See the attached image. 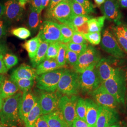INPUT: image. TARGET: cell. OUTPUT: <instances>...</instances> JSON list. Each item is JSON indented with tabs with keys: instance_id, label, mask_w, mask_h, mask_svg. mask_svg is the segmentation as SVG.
Instances as JSON below:
<instances>
[{
	"instance_id": "4",
	"label": "cell",
	"mask_w": 127,
	"mask_h": 127,
	"mask_svg": "<svg viewBox=\"0 0 127 127\" xmlns=\"http://www.w3.org/2000/svg\"><path fill=\"white\" fill-rule=\"evenodd\" d=\"M100 59L99 52L92 46L89 45L86 50L79 55L73 68L76 72L81 73L88 69L95 68Z\"/></svg>"
},
{
	"instance_id": "2",
	"label": "cell",
	"mask_w": 127,
	"mask_h": 127,
	"mask_svg": "<svg viewBox=\"0 0 127 127\" xmlns=\"http://www.w3.org/2000/svg\"><path fill=\"white\" fill-rule=\"evenodd\" d=\"M127 75L123 70L116 68L114 75L102 83L119 103L124 104L127 90Z\"/></svg>"
},
{
	"instance_id": "25",
	"label": "cell",
	"mask_w": 127,
	"mask_h": 127,
	"mask_svg": "<svg viewBox=\"0 0 127 127\" xmlns=\"http://www.w3.org/2000/svg\"><path fill=\"white\" fill-rule=\"evenodd\" d=\"M50 43L46 42H41L40 45L37 50L36 54L33 59L31 60L33 68H36L37 66L42 63L45 59L46 52Z\"/></svg>"
},
{
	"instance_id": "26",
	"label": "cell",
	"mask_w": 127,
	"mask_h": 127,
	"mask_svg": "<svg viewBox=\"0 0 127 127\" xmlns=\"http://www.w3.org/2000/svg\"><path fill=\"white\" fill-rule=\"evenodd\" d=\"M41 13H39L34 9H30L28 18L27 25L32 31H36L41 24Z\"/></svg>"
},
{
	"instance_id": "8",
	"label": "cell",
	"mask_w": 127,
	"mask_h": 127,
	"mask_svg": "<svg viewBox=\"0 0 127 127\" xmlns=\"http://www.w3.org/2000/svg\"><path fill=\"white\" fill-rule=\"evenodd\" d=\"M80 91L83 94H90L100 86V79L95 68L88 69L79 75Z\"/></svg>"
},
{
	"instance_id": "18",
	"label": "cell",
	"mask_w": 127,
	"mask_h": 127,
	"mask_svg": "<svg viewBox=\"0 0 127 127\" xmlns=\"http://www.w3.org/2000/svg\"><path fill=\"white\" fill-rule=\"evenodd\" d=\"M85 101L86 104V122L90 127H96L99 106L94 100L90 98H87Z\"/></svg>"
},
{
	"instance_id": "15",
	"label": "cell",
	"mask_w": 127,
	"mask_h": 127,
	"mask_svg": "<svg viewBox=\"0 0 127 127\" xmlns=\"http://www.w3.org/2000/svg\"><path fill=\"white\" fill-rule=\"evenodd\" d=\"M37 98L38 96L31 90L23 91L19 110V116L23 122H24L28 114L34 106Z\"/></svg>"
},
{
	"instance_id": "40",
	"label": "cell",
	"mask_w": 127,
	"mask_h": 127,
	"mask_svg": "<svg viewBox=\"0 0 127 127\" xmlns=\"http://www.w3.org/2000/svg\"><path fill=\"white\" fill-rule=\"evenodd\" d=\"M79 56V55L67 49L65 55L66 64L73 67L77 62Z\"/></svg>"
},
{
	"instance_id": "17",
	"label": "cell",
	"mask_w": 127,
	"mask_h": 127,
	"mask_svg": "<svg viewBox=\"0 0 127 127\" xmlns=\"http://www.w3.org/2000/svg\"><path fill=\"white\" fill-rule=\"evenodd\" d=\"M95 69L101 84L112 77L116 70L112 67L109 60L106 59H100L96 65Z\"/></svg>"
},
{
	"instance_id": "32",
	"label": "cell",
	"mask_w": 127,
	"mask_h": 127,
	"mask_svg": "<svg viewBox=\"0 0 127 127\" xmlns=\"http://www.w3.org/2000/svg\"><path fill=\"white\" fill-rule=\"evenodd\" d=\"M67 50V48L66 44L65 43H60L59 52L56 59V60L60 67L64 68L66 65L65 55Z\"/></svg>"
},
{
	"instance_id": "20",
	"label": "cell",
	"mask_w": 127,
	"mask_h": 127,
	"mask_svg": "<svg viewBox=\"0 0 127 127\" xmlns=\"http://www.w3.org/2000/svg\"><path fill=\"white\" fill-rule=\"evenodd\" d=\"M42 116L49 127H69L63 114L59 109Z\"/></svg>"
},
{
	"instance_id": "42",
	"label": "cell",
	"mask_w": 127,
	"mask_h": 127,
	"mask_svg": "<svg viewBox=\"0 0 127 127\" xmlns=\"http://www.w3.org/2000/svg\"><path fill=\"white\" fill-rule=\"evenodd\" d=\"M70 42L76 44H88L84 35L76 31L74 32Z\"/></svg>"
},
{
	"instance_id": "53",
	"label": "cell",
	"mask_w": 127,
	"mask_h": 127,
	"mask_svg": "<svg viewBox=\"0 0 127 127\" xmlns=\"http://www.w3.org/2000/svg\"><path fill=\"white\" fill-rule=\"evenodd\" d=\"M119 6L123 9H127V0H117Z\"/></svg>"
},
{
	"instance_id": "38",
	"label": "cell",
	"mask_w": 127,
	"mask_h": 127,
	"mask_svg": "<svg viewBox=\"0 0 127 127\" xmlns=\"http://www.w3.org/2000/svg\"><path fill=\"white\" fill-rule=\"evenodd\" d=\"M87 41H88L92 45H98L101 40V34L100 32H89L83 34Z\"/></svg>"
},
{
	"instance_id": "27",
	"label": "cell",
	"mask_w": 127,
	"mask_h": 127,
	"mask_svg": "<svg viewBox=\"0 0 127 127\" xmlns=\"http://www.w3.org/2000/svg\"><path fill=\"white\" fill-rule=\"evenodd\" d=\"M105 19L104 16L90 19L88 21L89 32H101L104 26Z\"/></svg>"
},
{
	"instance_id": "43",
	"label": "cell",
	"mask_w": 127,
	"mask_h": 127,
	"mask_svg": "<svg viewBox=\"0 0 127 127\" xmlns=\"http://www.w3.org/2000/svg\"><path fill=\"white\" fill-rule=\"evenodd\" d=\"M42 0H29L30 8L35 10L39 13L40 12V8Z\"/></svg>"
},
{
	"instance_id": "34",
	"label": "cell",
	"mask_w": 127,
	"mask_h": 127,
	"mask_svg": "<svg viewBox=\"0 0 127 127\" xmlns=\"http://www.w3.org/2000/svg\"><path fill=\"white\" fill-rule=\"evenodd\" d=\"M110 31L113 33L122 49L127 53V39L118 31L115 26L110 27Z\"/></svg>"
},
{
	"instance_id": "55",
	"label": "cell",
	"mask_w": 127,
	"mask_h": 127,
	"mask_svg": "<svg viewBox=\"0 0 127 127\" xmlns=\"http://www.w3.org/2000/svg\"><path fill=\"white\" fill-rule=\"evenodd\" d=\"M105 0H94L95 4L100 7L104 3Z\"/></svg>"
},
{
	"instance_id": "58",
	"label": "cell",
	"mask_w": 127,
	"mask_h": 127,
	"mask_svg": "<svg viewBox=\"0 0 127 127\" xmlns=\"http://www.w3.org/2000/svg\"><path fill=\"white\" fill-rule=\"evenodd\" d=\"M4 78L5 76L4 75H3L2 74H0V87L1 84L2 82H3Z\"/></svg>"
},
{
	"instance_id": "7",
	"label": "cell",
	"mask_w": 127,
	"mask_h": 127,
	"mask_svg": "<svg viewBox=\"0 0 127 127\" xmlns=\"http://www.w3.org/2000/svg\"><path fill=\"white\" fill-rule=\"evenodd\" d=\"M78 97L76 95H64L59 99V109L63 114L69 127H72L73 121L77 117L75 108Z\"/></svg>"
},
{
	"instance_id": "23",
	"label": "cell",
	"mask_w": 127,
	"mask_h": 127,
	"mask_svg": "<svg viewBox=\"0 0 127 127\" xmlns=\"http://www.w3.org/2000/svg\"><path fill=\"white\" fill-rule=\"evenodd\" d=\"M60 67L56 59H45L36 67L37 75L53 71Z\"/></svg>"
},
{
	"instance_id": "44",
	"label": "cell",
	"mask_w": 127,
	"mask_h": 127,
	"mask_svg": "<svg viewBox=\"0 0 127 127\" xmlns=\"http://www.w3.org/2000/svg\"><path fill=\"white\" fill-rule=\"evenodd\" d=\"M72 127H90L84 121L76 117L73 122Z\"/></svg>"
},
{
	"instance_id": "13",
	"label": "cell",
	"mask_w": 127,
	"mask_h": 127,
	"mask_svg": "<svg viewBox=\"0 0 127 127\" xmlns=\"http://www.w3.org/2000/svg\"><path fill=\"white\" fill-rule=\"evenodd\" d=\"M100 9L107 20L114 22L117 26L121 23L122 14L117 0H106Z\"/></svg>"
},
{
	"instance_id": "29",
	"label": "cell",
	"mask_w": 127,
	"mask_h": 127,
	"mask_svg": "<svg viewBox=\"0 0 127 127\" xmlns=\"http://www.w3.org/2000/svg\"><path fill=\"white\" fill-rule=\"evenodd\" d=\"M77 117L86 122V104L85 99L82 97H78L75 108Z\"/></svg>"
},
{
	"instance_id": "28",
	"label": "cell",
	"mask_w": 127,
	"mask_h": 127,
	"mask_svg": "<svg viewBox=\"0 0 127 127\" xmlns=\"http://www.w3.org/2000/svg\"><path fill=\"white\" fill-rule=\"evenodd\" d=\"M61 32L60 42L63 43H67L70 42L73 34L75 31L73 28L64 24H59Z\"/></svg>"
},
{
	"instance_id": "47",
	"label": "cell",
	"mask_w": 127,
	"mask_h": 127,
	"mask_svg": "<svg viewBox=\"0 0 127 127\" xmlns=\"http://www.w3.org/2000/svg\"><path fill=\"white\" fill-rule=\"evenodd\" d=\"M34 127H49L45 119L43 118L42 115L40 116L37 120L35 123Z\"/></svg>"
},
{
	"instance_id": "35",
	"label": "cell",
	"mask_w": 127,
	"mask_h": 127,
	"mask_svg": "<svg viewBox=\"0 0 127 127\" xmlns=\"http://www.w3.org/2000/svg\"><path fill=\"white\" fill-rule=\"evenodd\" d=\"M11 33L12 35L22 40L27 39L31 34L30 30L25 27H18L12 29Z\"/></svg>"
},
{
	"instance_id": "39",
	"label": "cell",
	"mask_w": 127,
	"mask_h": 127,
	"mask_svg": "<svg viewBox=\"0 0 127 127\" xmlns=\"http://www.w3.org/2000/svg\"><path fill=\"white\" fill-rule=\"evenodd\" d=\"M68 50L73 51L78 54L81 55L86 50L88 44H76L69 42L66 44Z\"/></svg>"
},
{
	"instance_id": "6",
	"label": "cell",
	"mask_w": 127,
	"mask_h": 127,
	"mask_svg": "<svg viewBox=\"0 0 127 127\" xmlns=\"http://www.w3.org/2000/svg\"><path fill=\"white\" fill-rule=\"evenodd\" d=\"M74 15L68 0L60 2L51 10L46 12L45 15L47 20L58 21L67 25Z\"/></svg>"
},
{
	"instance_id": "52",
	"label": "cell",
	"mask_w": 127,
	"mask_h": 127,
	"mask_svg": "<svg viewBox=\"0 0 127 127\" xmlns=\"http://www.w3.org/2000/svg\"><path fill=\"white\" fill-rule=\"evenodd\" d=\"M50 0H42L41 5L40 8V12H41L43 9H45L46 8L48 7L50 4Z\"/></svg>"
},
{
	"instance_id": "59",
	"label": "cell",
	"mask_w": 127,
	"mask_h": 127,
	"mask_svg": "<svg viewBox=\"0 0 127 127\" xmlns=\"http://www.w3.org/2000/svg\"><path fill=\"white\" fill-rule=\"evenodd\" d=\"M3 102V99L2 98L1 95H0V110H1V109L2 106Z\"/></svg>"
},
{
	"instance_id": "37",
	"label": "cell",
	"mask_w": 127,
	"mask_h": 127,
	"mask_svg": "<svg viewBox=\"0 0 127 127\" xmlns=\"http://www.w3.org/2000/svg\"><path fill=\"white\" fill-rule=\"evenodd\" d=\"M3 62L6 68L9 69L18 63V57L15 55L6 53L3 57Z\"/></svg>"
},
{
	"instance_id": "33",
	"label": "cell",
	"mask_w": 127,
	"mask_h": 127,
	"mask_svg": "<svg viewBox=\"0 0 127 127\" xmlns=\"http://www.w3.org/2000/svg\"><path fill=\"white\" fill-rule=\"evenodd\" d=\"M60 42L57 41L49 44L46 52L45 59H56L59 50Z\"/></svg>"
},
{
	"instance_id": "9",
	"label": "cell",
	"mask_w": 127,
	"mask_h": 127,
	"mask_svg": "<svg viewBox=\"0 0 127 127\" xmlns=\"http://www.w3.org/2000/svg\"><path fill=\"white\" fill-rule=\"evenodd\" d=\"M101 46L103 50L116 58L122 59L126 56L124 51L118 43L113 33L108 29L103 31Z\"/></svg>"
},
{
	"instance_id": "19",
	"label": "cell",
	"mask_w": 127,
	"mask_h": 127,
	"mask_svg": "<svg viewBox=\"0 0 127 127\" xmlns=\"http://www.w3.org/2000/svg\"><path fill=\"white\" fill-rule=\"evenodd\" d=\"M36 69L30 66L22 64L15 69L11 74V79H26L35 80L36 78Z\"/></svg>"
},
{
	"instance_id": "45",
	"label": "cell",
	"mask_w": 127,
	"mask_h": 127,
	"mask_svg": "<svg viewBox=\"0 0 127 127\" xmlns=\"http://www.w3.org/2000/svg\"><path fill=\"white\" fill-rule=\"evenodd\" d=\"M74 29L75 31L80 32L83 34H86L89 32L88 22L80 27H74Z\"/></svg>"
},
{
	"instance_id": "48",
	"label": "cell",
	"mask_w": 127,
	"mask_h": 127,
	"mask_svg": "<svg viewBox=\"0 0 127 127\" xmlns=\"http://www.w3.org/2000/svg\"><path fill=\"white\" fill-rule=\"evenodd\" d=\"M6 26L4 21L0 20V41L6 34Z\"/></svg>"
},
{
	"instance_id": "5",
	"label": "cell",
	"mask_w": 127,
	"mask_h": 127,
	"mask_svg": "<svg viewBox=\"0 0 127 127\" xmlns=\"http://www.w3.org/2000/svg\"><path fill=\"white\" fill-rule=\"evenodd\" d=\"M64 69L63 67H61L53 71L37 75L35 79L37 88L45 92L56 91Z\"/></svg>"
},
{
	"instance_id": "56",
	"label": "cell",
	"mask_w": 127,
	"mask_h": 127,
	"mask_svg": "<svg viewBox=\"0 0 127 127\" xmlns=\"http://www.w3.org/2000/svg\"><path fill=\"white\" fill-rule=\"evenodd\" d=\"M19 5L23 8H25L26 5L27 4L28 0H18Z\"/></svg>"
},
{
	"instance_id": "31",
	"label": "cell",
	"mask_w": 127,
	"mask_h": 127,
	"mask_svg": "<svg viewBox=\"0 0 127 127\" xmlns=\"http://www.w3.org/2000/svg\"><path fill=\"white\" fill-rule=\"evenodd\" d=\"M11 79V78H10ZM21 91H29L34 85V80L26 79H11Z\"/></svg>"
},
{
	"instance_id": "1",
	"label": "cell",
	"mask_w": 127,
	"mask_h": 127,
	"mask_svg": "<svg viewBox=\"0 0 127 127\" xmlns=\"http://www.w3.org/2000/svg\"><path fill=\"white\" fill-rule=\"evenodd\" d=\"M22 93L20 92L6 98L3 101L0 112L1 125L10 127L21 126L22 121L19 116V104Z\"/></svg>"
},
{
	"instance_id": "54",
	"label": "cell",
	"mask_w": 127,
	"mask_h": 127,
	"mask_svg": "<svg viewBox=\"0 0 127 127\" xmlns=\"http://www.w3.org/2000/svg\"><path fill=\"white\" fill-rule=\"evenodd\" d=\"M4 5L2 4V3H0V18L4 15Z\"/></svg>"
},
{
	"instance_id": "51",
	"label": "cell",
	"mask_w": 127,
	"mask_h": 127,
	"mask_svg": "<svg viewBox=\"0 0 127 127\" xmlns=\"http://www.w3.org/2000/svg\"><path fill=\"white\" fill-rule=\"evenodd\" d=\"M8 50V48L6 45L3 42H0V55H4Z\"/></svg>"
},
{
	"instance_id": "14",
	"label": "cell",
	"mask_w": 127,
	"mask_h": 127,
	"mask_svg": "<svg viewBox=\"0 0 127 127\" xmlns=\"http://www.w3.org/2000/svg\"><path fill=\"white\" fill-rule=\"evenodd\" d=\"M4 18L8 22L18 21L23 15V8L18 0H9L5 3Z\"/></svg>"
},
{
	"instance_id": "12",
	"label": "cell",
	"mask_w": 127,
	"mask_h": 127,
	"mask_svg": "<svg viewBox=\"0 0 127 127\" xmlns=\"http://www.w3.org/2000/svg\"><path fill=\"white\" fill-rule=\"evenodd\" d=\"M58 91L54 92L43 91L39 97L42 115L50 114L59 109V103L62 96Z\"/></svg>"
},
{
	"instance_id": "16",
	"label": "cell",
	"mask_w": 127,
	"mask_h": 127,
	"mask_svg": "<svg viewBox=\"0 0 127 127\" xmlns=\"http://www.w3.org/2000/svg\"><path fill=\"white\" fill-rule=\"evenodd\" d=\"M116 110L99 106V112L96 127H107L115 124L118 120Z\"/></svg>"
},
{
	"instance_id": "30",
	"label": "cell",
	"mask_w": 127,
	"mask_h": 127,
	"mask_svg": "<svg viewBox=\"0 0 127 127\" xmlns=\"http://www.w3.org/2000/svg\"><path fill=\"white\" fill-rule=\"evenodd\" d=\"M91 18H92V17L89 15H74L68 26L73 28L74 29V27H78L82 26L83 24L87 22Z\"/></svg>"
},
{
	"instance_id": "46",
	"label": "cell",
	"mask_w": 127,
	"mask_h": 127,
	"mask_svg": "<svg viewBox=\"0 0 127 127\" xmlns=\"http://www.w3.org/2000/svg\"><path fill=\"white\" fill-rule=\"evenodd\" d=\"M115 27L121 34L127 39V25L121 23L115 26Z\"/></svg>"
},
{
	"instance_id": "36",
	"label": "cell",
	"mask_w": 127,
	"mask_h": 127,
	"mask_svg": "<svg viewBox=\"0 0 127 127\" xmlns=\"http://www.w3.org/2000/svg\"><path fill=\"white\" fill-rule=\"evenodd\" d=\"M73 13L75 15H87L89 14L82 5L74 0H68Z\"/></svg>"
},
{
	"instance_id": "57",
	"label": "cell",
	"mask_w": 127,
	"mask_h": 127,
	"mask_svg": "<svg viewBox=\"0 0 127 127\" xmlns=\"http://www.w3.org/2000/svg\"><path fill=\"white\" fill-rule=\"evenodd\" d=\"M107 127H127L125 125H123V124L119 123H116V124H114L111 126H109Z\"/></svg>"
},
{
	"instance_id": "21",
	"label": "cell",
	"mask_w": 127,
	"mask_h": 127,
	"mask_svg": "<svg viewBox=\"0 0 127 127\" xmlns=\"http://www.w3.org/2000/svg\"><path fill=\"white\" fill-rule=\"evenodd\" d=\"M19 91L16 83L11 79L5 77L0 87V95L3 99L15 95Z\"/></svg>"
},
{
	"instance_id": "22",
	"label": "cell",
	"mask_w": 127,
	"mask_h": 127,
	"mask_svg": "<svg viewBox=\"0 0 127 127\" xmlns=\"http://www.w3.org/2000/svg\"><path fill=\"white\" fill-rule=\"evenodd\" d=\"M41 115L42 112L40 103V99L38 97L34 106L24 122L26 127H34L37 120Z\"/></svg>"
},
{
	"instance_id": "50",
	"label": "cell",
	"mask_w": 127,
	"mask_h": 127,
	"mask_svg": "<svg viewBox=\"0 0 127 127\" xmlns=\"http://www.w3.org/2000/svg\"><path fill=\"white\" fill-rule=\"evenodd\" d=\"M64 0H50V4L47 7L46 12H48L51 10L57 4H58L60 2L64 1Z\"/></svg>"
},
{
	"instance_id": "10",
	"label": "cell",
	"mask_w": 127,
	"mask_h": 127,
	"mask_svg": "<svg viewBox=\"0 0 127 127\" xmlns=\"http://www.w3.org/2000/svg\"><path fill=\"white\" fill-rule=\"evenodd\" d=\"M60 36L59 24L50 20H46L41 24L37 36L41 41L50 43L60 42Z\"/></svg>"
},
{
	"instance_id": "49",
	"label": "cell",
	"mask_w": 127,
	"mask_h": 127,
	"mask_svg": "<svg viewBox=\"0 0 127 127\" xmlns=\"http://www.w3.org/2000/svg\"><path fill=\"white\" fill-rule=\"evenodd\" d=\"M4 55H0V74H5L7 73L8 69L6 68L3 62V57Z\"/></svg>"
},
{
	"instance_id": "60",
	"label": "cell",
	"mask_w": 127,
	"mask_h": 127,
	"mask_svg": "<svg viewBox=\"0 0 127 127\" xmlns=\"http://www.w3.org/2000/svg\"><path fill=\"white\" fill-rule=\"evenodd\" d=\"M0 127H8V126H4L3 125H1V124H0Z\"/></svg>"
},
{
	"instance_id": "41",
	"label": "cell",
	"mask_w": 127,
	"mask_h": 127,
	"mask_svg": "<svg viewBox=\"0 0 127 127\" xmlns=\"http://www.w3.org/2000/svg\"><path fill=\"white\" fill-rule=\"evenodd\" d=\"M77 3L81 5L86 10L89 14L95 13L94 6L89 0H74Z\"/></svg>"
},
{
	"instance_id": "24",
	"label": "cell",
	"mask_w": 127,
	"mask_h": 127,
	"mask_svg": "<svg viewBox=\"0 0 127 127\" xmlns=\"http://www.w3.org/2000/svg\"><path fill=\"white\" fill-rule=\"evenodd\" d=\"M41 42L40 39L36 36L26 41L22 44L23 48L27 50L31 60L33 59L36 54Z\"/></svg>"
},
{
	"instance_id": "11",
	"label": "cell",
	"mask_w": 127,
	"mask_h": 127,
	"mask_svg": "<svg viewBox=\"0 0 127 127\" xmlns=\"http://www.w3.org/2000/svg\"><path fill=\"white\" fill-rule=\"evenodd\" d=\"M89 95L99 106L116 110L119 102L113 95L110 94L101 84L100 86Z\"/></svg>"
},
{
	"instance_id": "3",
	"label": "cell",
	"mask_w": 127,
	"mask_h": 127,
	"mask_svg": "<svg viewBox=\"0 0 127 127\" xmlns=\"http://www.w3.org/2000/svg\"><path fill=\"white\" fill-rule=\"evenodd\" d=\"M57 90L66 95H76L80 91L78 73L75 71L65 69L59 80Z\"/></svg>"
}]
</instances>
